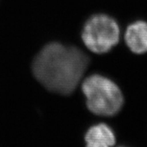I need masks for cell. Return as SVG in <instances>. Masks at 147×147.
Returning <instances> with one entry per match:
<instances>
[{
	"mask_svg": "<svg viewBox=\"0 0 147 147\" xmlns=\"http://www.w3.org/2000/svg\"><path fill=\"white\" fill-rule=\"evenodd\" d=\"M88 63L89 58L79 49L51 43L37 54L32 69L37 80L47 90L68 95L80 82Z\"/></svg>",
	"mask_w": 147,
	"mask_h": 147,
	"instance_id": "6da1fadb",
	"label": "cell"
},
{
	"mask_svg": "<svg viewBox=\"0 0 147 147\" xmlns=\"http://www.w3.org/2000/svg\"><path fill=\"white\" fill-rule=\"evenodd\" d=\"M86 147H111L115 144L114 132L105 124L92 126L85 135Z\"/></svg>",
	"mask_w": 147,
	"mask_h": 147,
	"instance_id": "5b68a950",
	"label": "cell"
},
{
	"mask_svg": "<svg viewBox=\"0 0 147 147\" xmlns=\"http://www.w3.org/2000/svg\"><path fill=\"white\" fill-rule=\"evenodd\" d=\"M88 108L99 116H114L121 109L123 96L117 86L100 75H93L82 84Z\"/></svg>",
	"mask_w": 147,
	"mask_h": 147,
	"instance_id": "7a4b0ae2",
	"label": "cell"
},
{
	"mask_svg": "<svg viewBox=\"0 0 147 147\" xmlns=\"http://www.w3.org/2000/svg\"><path fill=\"white\" fill-rule=\"evenodd\" d=\"M119 28L117 23L106 15H95L86 22L82 40L91 52L102 54L117 44Z\"/></svg>",
	"mask_w": 147,
	"mask_h": 147,
	"instance_id": "3957f363",
	"label": "cell"
},
{
	"mask_svg": "<svg viewBox=\"0 0 147 147\" xmlns=\"http://www.w3.org/2000/svg\"><path fill=\"white\" fill-rule=\"evenodd\" d=\"M126 44L130 50L136 54L147 52V23L135 22L128 27L125 35Z\"/></svg>",
	"mask_w": 147,
	"mask_h": 147,
	"instance_id": "277c9868",
	"label": "cell"
}]
</instances>
